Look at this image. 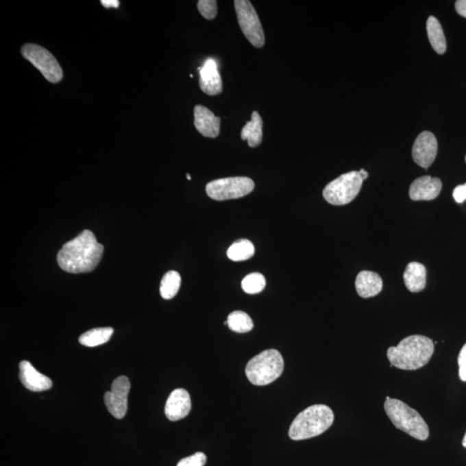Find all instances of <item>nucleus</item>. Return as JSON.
Masks as SVG:
<instances>
[{"instance_id": "1", "label": "nucleus", "mask_w": 466, "mask_h": 466, "mask_svg": "<svg viewBox=\"0 0 466 466\" xmlns=\"http://www.w3.org/2000/svg\"><path fill=\"white\" fill-rule=\"evenodd\" d=\"M103 252L104 246L98 243L91 231L85 230L62 246L58 262L62 271L72 274L91 272L101 262Z\"/></svg>"}, {"instance_id": "2", "label": "nucleus", "mask_w": 466, "mask_h": 466, "mask_svg": "<svg viewBox=\"0 0 466 466\" xmlns=\"http://www.w3.org/2000/svg\"><path fill=\"white\" fill-rule=\"evenodd\" d=\"M434 352V344L431 339L422 335H411L402 339L396 346L387 351L391 365L405 371H415L424 367Z\"/></svg>"}, {"instance_id": "3", "label": "nucleus", "mask_w": 466, "mask_h": 466, "mask_svg": "<svg viewBox=\"0 0 466 466\" xmlns=\"http://www.w3.org/2000/svg\"><path fill=\"white\" fill-rule=\"evenodd\" d=\"M334 421L332 409L326 405H312L299 413L293 421L289 435L293 441L316 437L331 427Z\"/></svg>"}, {"instance_id": "4", "label": "nucleus", "mask_w": 466, "mask_h": 466, "mask_svg": "<svg viewBox=\"0 0 466 466\" xmlns=\"http://www.w3.org/2000/svg\"><path fill=\"white\" fill-rule=\"evenodd\" d=\"M384 410L396 428L419 441L428 439V426L424 419L405 402L391 398L385 401Z\"/></svg>"}, {"instance_id": "5", "label": "nucleus", "mask_w": 466, "mask_h": 466, "mask_svg": "<svg viewBox=\"0 0 466 466\" xmlns=\"http://www.w3.org/2000/svg\"><path fill=\"white\" fill-rule=\"evenodd\" d=\"M284 361L276 350H266L248 362L246 377L252 384L265 386L271 384L282 374Z\"/></svg>"}, {"instance_id": "6", "label": "nucleus", "mask_w": 466, "mask_h": 466, "mask_svg": "<svg viewBox=\"0 0 466 466\" xmlns=\"http://www.w3.org/2000/svg\"><path fill=\"white\" fill-rule=\"evenodd\" d=\"M363 182L359 171L346 173L328 183L323 191V196L331 205L349 204L360 192Z\"/></svg>"}, {"instance_id": "7", "label": "nucleus", "mask_w": 466, "mask_h": 466, "mask_svg": "<svg viewBox=\"0 0 466 466\" xmlns=\"http://www.w3.org/2000/svg\"><path fill=\"white\" fill-rule=\"evenodd\" d=\"M21 54L23 58L27 60L42 73L47 81L52 83L62 81L63 71L61 66L55 56L43 47L34 43H27L22 47Z\"/></svg>"}, {"instance_id": "8", "label": "nucleus", "mask_w": 466, "mask_h": 466, "mask_svg": "<svg viewBox=\"0 0 466 466\" xmlns=\"http://www.w3.org/2000/svg\"><path fill=\"white\" fill-rule=\"evenodd\" d=\"M255 183L251 178L228 177L215 180L206 186V194L215 201H228L244 197L253 191Z\"/></svg>"}, {"instance_id": "9", "label": "nucleus", "mask_w": 466, "mask_h": 466, "mask_svg": "<svg viewBox=\"0 0 466 466\" xmlns=\"http://www.w3.org/2000/svg\"><path fill=\"white\" fill-rule=\"evenodd\" d=\"M235 11L243 33L256 48H262L265 43L264 29L258 13L249 0H235Z\"/></svg>"}, {"instance_id": "10", "label": "nucleus", "mask_w": 466, "mask_h": 466, "mask_svg": "<svg viewBox=\"0 0 466 466\" xmlns=\"http://www.w3.org/2000/svg\"><path fill=\"white\" fill-rule=\"evenodd\" d=\"M131 384L125 376L116 378L112 384L111 391L106 392L104 396L105 404L110 414L116 419H123L128 408V395Z\"/></svg>"}, {"instance_id": "11", "label": "nucleus", "mask_w": 466, "mask_h": 466, "mask_svg": "<svg viewBox=\"0 0 466 466\" xmlns=\"http://www.w3.org/2000/svg\"><path fill=\"white\" fill-rule=\"evenodd\" d=\"M438 151V143L430 132H421L413 145L412 156L421 168L428 169L434 162Z\"/></svg>"}, {"instance_id": "12", "label": "nucleus", "mask_w": 466, "mask_h": 466, "mask_svg": "<svg viewBox=\"0 0 466 466\" xmlns=\"http://www.w3.org/2000/svg\"><path fill=\"white\" fill-rule=\"evenodd\" d=\"M442 182L439 178L425 175L415 179L409 188V197L413 201H432L441 194Z\"/></svg>"}, {"instance_id": "13", "label": "nucleus", "mask_w": 466, "mask_h": 466, "mask_svg": "<svg viewBox=\"0 0 466 466\" xmlns=\"http://www.w3.org/2000/svg\"><path fill=\"white\" fill-rule=\"evenodd\" d=\"M191 398L184 389H176L169 396L165 405V415L169 421H180L191 411Z\"/></svg>"}, {"instance_id": "14", "label": "nucleus", "mask_w": 466, "mask_h": 466, "mask_svg": "<svg viewBox=\"0 0 466 466\" xmlns=\"http://www.w3.org/2000/svg\"><path fill=\"white\" fill-rule=\"evenodd\" d=\"M199 71V88L208 95H218L222 93L223 84L215 60H206Z\"/></svg>"}, {"instance_id": "15", "label": "nucleus", "mask_w": 466, "mask_h": 466, "mask_svg": "<svg viewBox=\"0 0 466 466\" xmlns=\"http://www.w3.org/2000/svg\"><path fill=\"white\" fill-rule=\"evenodd\" d=\"M19 371L20 381L29 391L41 392L52 388L51 379L36 371L31 363L28 361L20 363Z\"/></svg>"}, {"instance_id": "16", "label": "nucleus", "mask_w": 466, "mask_h": 466, "mask_svg": "<svg viewBox=\"0 0 466 466\" xmlns=\"http://www.w3.org/2000/svg\"><path fill=\"white\" fill-rule=\"evenodd\" d=\"M194 113L196 130L206 138H217L221 132V119L203 106H196Z\"/></svg>"}, {"instance_id": "17", "label": "nucleus", "mask_w": 466, "mask_h": 466, "mask_svg": "<svg viewBox=\"0 0 466 466\" xmlns=\"http://www.w3.org/2000/svg\"><path fill=\"white\" fill-rule=\"evenodd\" d=\"M356 291L362 298L378 295L382 289V280L377 273L364 271L358 273L355 282Z\"/></svg>"}, {"instance_id": "18", "label": "nucleus", "mask_w": 466, "mask_h": 466, "mask_svg": "<svg viewBox=\"0 0 466 466\" xmlns=\"http://www.w3.org/2000/svg\"><path fill=\"white\" fill-rule=\"evenodd\" d=\"M405 286L409 291L418 293L424 291L427 284V269L418 262H409L404 274Z\"/></svg>"}, {"instance_id": "19", "label": "nucleus", "mask_w": 466, "mask_h": 466, "mask_svg": "<svg viewBox=\"0 0 466 466\" xmlns=\"http://www.w3.org/2000/svg\"><path fill=\"white\" fill-rule=\"evenodd\" d=\"M241 138L247 140L249 147L261 145L262 140V119L258 112H253L252 121L246 123L241 131Z\"/></svg>"}, {"instance_id": "20", "label": "nucleus", "mask_w": 466, "mask_h": 466, "mask_svg": "<svg viewBox=\"0 0 466 466\" xmlns=\"http://www.w3.org/2000/svg\"><path fill=\"white\" fill-rule=\"evenodd\" d=\"M427 31L429 42H430L432 49L438 54H444L447 51V41L441 23L434 16H429L427 21Z\"/></svg>"}, {"instance_id": "21", "label": "nucleus", "mask_w": 466, "mask_h": 466, "mask_svg": "<svg viewBox=\"0 0 466 466\" xmlns=\"http://www.w3.org/2000/svg\"><path fill=\"white\" fill-rule=\"evenodd\" d=\"M113 332L114 330L112 328L92 329V330L84 332L79 338V342L82 345L88 346V347H95V346L101 345L108 342L113 334Z\"/></svg>"}, {"instance_id": "22", "label": "nucleus", "mask_w": 466, "mask_h": 466, "mask_svg": "<svg viewBox=\"0 0 466 466\" xmlns=\"http://www.w3.org/2000/svg\"><path fill=\"white\" fill-rule=\"evenodd\" d=\"M255 254V247L248 239H238L230 246L228 251V258L232 261H245Z\"/></svg>"}, {"instance_id": "23", "label": "nucleus", "mask_w": 466, "mask_h": 466, "mask_svg": "<svg viewBox=\"0 0 466 466\" xmlns=\"http://www.w3.org/2000/svg\"><path fill=\"white\" fill-rule=\"evenodd\" d=\"M181 275L178 272L171 271L166 273L160 286L162 297L165 299L174 298L181 287Z\"/></svg>"}, {"instance_id": "24", "label": "nucleus", "mask_w": 466, "mask_h": 466, "mask_svg": "<svg viewBox=\"0 0 466 466\" xmlns=\"http://www.w3.org/2000/svg\"><path fill=\"white\" fill-rule=\"evenodd\" d=\"M225 324L228 325L232 331L239 334L252 331L254 328L252 318L243 311L232 312L229 315L228 321L225 322Z\"/></svg>"}, {"instance_id": "25", "label": "nucleus", "mask_w": 466, "mask_h": 466, "mask_svg": "<svg viewBox=\"0 0 466 466\" xmlns=\"http://www.w3.org/2000/svg\"><path fill=\"white\" fill-rule=\"evenodd\" d=\"M242 289L249 295H256L264 291L266 285L265 276L260 273H252L242 281Z\"/></svg>"}, {"instance_id": "26", "label": "nucleus", "mask_w": 466, "mask_h": 466, "mask_svg": "<svg viewBox=\"0 0 466 466\" xmlns=\"http://www.w3.org/2000/svg\"><path fill=\"white\" fill-rule=\"evenodd\" d=\"M197 6L199 13L206 19L212 20L217 16L218 6L215 0H199Z\"/></svg>"}, {"instance_id": "27", "label": "nucleus", "mask_w": 466, "mask_h": 466, "mask_svg": "<svg viewBox=\"0 0 466 466\" xmlns=\"http://www.w3.org/2000/svg\"><path fill=\"white\" fill-rule=\"evenodd\" d=\"M206 462V456L203 452H196L194 455L182 459L177 466H204Z\"/></svg>"}, {"instance_id": "28", "label": "nucleus", "mask_w": 466, "mask_h": 466, "mask_svg": "<svg viewBox=\"0 0 466 466\" xmlns=\"http://www.w3.org/2000/svg\"><path fill=\"white\" fill-rule=\"evenodd\" d=\"M459 378L463 382H466V344L463 346L459 352L458 358Z\"/></svg>"}, {"instance_id": "29", "label": "nucleus", "mask_w": 466, "mask_h": 466, "mask_svg": "<svg viewBox=\"0 0 466 466\" xmlns=\"http://www.w3.org/2000/svg\"><path fill=\"white\" fill-rule=\"evenodd\" d=\"M452 195H454L455 201L458 203V204L464 203L466 201V183L465 184L456 186Z\"/></svg>"}, {"instance_id": "30", "label": "nucleus", "mask_w": 466, "mask_h": 466, "mask_svg": "<svg viewBox=\"0 0 466 466\" xmlns=\"http://www.w3.org/2000/svg\"><path fill=\"white\" fill-rule=\"evenodd\" d=\"M455 8L459 15L466 18V0H458V1H456Z\"/></svg>"}, {"instance_id": "31", "label": "nucleus", "mask_w": 466, "mask_h": 466, "mask_svg": "<svg viewBox=\"0 0 466 466\" xmlns=\"http://www.w3.org/2000/svg\"><path fill=\"white\" fill-rule=\"evenodd\" d=\"M101 3L106 8H118L119 6L118 0H101Z\"/></svg>"}, {"instance_id": "32", "label": "nucleus", "mask_w": 466, "mask_h": 466, "mask_svg": "<svg viewBox=\"0 0 466 466\" xmlns=\"http://www.w3.org/2000/svg\"><path fill=\"white\" fill-rule=\"evenodd\" d=\"M359 174H360L363 181H365V180L368 178V172H366L365 169H360V171H359Z\"/></svg>"}, {"instance_id": "33", "label": "nucleus", "mask_w": 466, "mask_h": 466, "mask_svg": "<svg viewBox=\"0 0 466 466\" xmlns=\"http://www.w3.org/2000/svg\"><path fill=\"white\" fill-rule=\"evenodd\" d=\"M462 444L466 448V432L464 439H463Z\"/></svg>"}, {"instance_id": "34", "label": "nucleus", "mask_w": 466, "mask_h": 466, "mask_svg": "<svg viewBox=\"0 0 466 466\" xmlns=\"http://www.w3.org/2000/svg\"><path fill=\"white\" fill-rule=\"evenodd\" d=\"M186 178H188V180L192 179L191 175H188V174H186Z\"/></svg>"}, {"instance_id": "35", "label": "nucleus", "mask_w": 466, "mask_h": 466, "mask_svg": "<svg viewBox=\"0 0 466 466\" xmlns=\"http://www.w3.org/2000/svg\"><path fill=\"white\" fill-rule=\"evenodd\" d=\"M465 162H466V156H465Z\"/></svg>"}]
</instances>
